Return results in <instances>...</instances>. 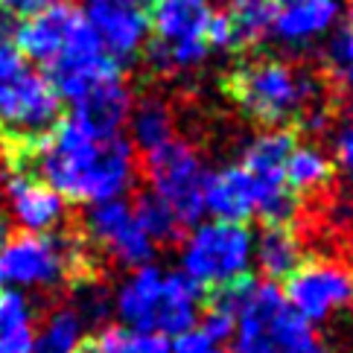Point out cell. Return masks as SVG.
<instances>
[{"label":"cell","mask_w":353,"mask_h":353,"mask_svg":"<svg viewBox=\"0 0 353 353\" xmlns=\"http://www.w3.org/2000/svg\"><path fill=\"white\" fill-rule=\"evenodd\" d=\"M199 319H201V327L199 330L201 333H208L210 339H216V342H228V339L234 336V327H236V315L228 312V310H222L216 304H205V310L199 312Z\"/></svg>","instance_id":"f1b7e54d"},{"label":"cell","mask_w":353,"mask_h":353,"mask_svg":"<svg viewBox=\"0 0 353 353\" xmlns=\"http://www.w3.org/2000/svg\"><path fill=\"white\" fill-rule=\"evenodd\" d=\"M6 30H9V12H6L3 6H0V41H3Z\"/></svg>","instance_id":"d590c367"},{"label":"cell","mask_w":353,"mask_h":353,"mask_svg":"<svg viewBox=\"0 0 353 353\" xmlns=\"http://www.w3.org/2000/svg\"><path fill=\"white\" fill-rule=\"evenodd\" d=\"M79 353H170V339L132 327H105L97 339H85Z\"/></svg>","instance_id":"d4e9b609"},{"label":"cell","mask_w":353,"mask_h":353,"mask_svg":"<svg viewBox=\"0 0 353 353\" xmlns=\"http://www.w3.org/2000/svg\"><path fill=\"white\" fill-rule=\"evenodd\" d=\"M208 50H231L236 47V35H234V27H231V18L225 15V9H213L210 18L205 23V32H201Z\"/></svg>","instance_id":"4dcf8cb0"},{"label":"cell","mask_w":353,"mask_h":353,"mask_svg":"<svg viewBox=\"0 0 353 353\" xmlns=\"http://www.w3.org/2000/svg\"><path fill=\"white\" fill-rule=\"evenodd\" d=\"M289 3H298V0H272V6H274V9H281V6H289Z\"/></svg>","instance_id":"74e56055"},{"label":"cell","mask_w":353,"mask_h":353,"mask_svg":"<svg viewBox=\"0 0 353 353\" xmlns=\"http://www.w3.org/2000/svg\"><path fill=\"white\" fill-rule=\"evenodd\" d=\"M70 310L79 315L82 324H105L108 315L114 312V295L88 274V277H82V281H77Z\"/></svg>","instance_id":"83f0119b"},{"label":"cell","mask_w":353,"mask_h":353,"mask_svg":"<svg viewBox=\"0 0 353 353\" xmlns=\"http://www.w3.org/2000/svg\"><path fill=\"white\" fill-rule=\"evenodd\" d=\"M85 236L97 248H103L108 257H114L120 266L141 269L152 266L155 243L143 231L134 208L125 199L97 201L85 213Z\"/></svg>","instance_id":"9c48e42d"},{"label":"cell","mask_w":353,"mask_h":353,"mask_svg":"<svg viewBox=\"0 0 353 353\" xmlns=\"http://www.w3.org/2000/svg\"><path fill=\"white\" fill-rule=\"evenodd\" d=\"M254 260V239L245 225L236 222H199L181 245V272L201 289H216L245 277Z\"/></svg>","instance_id":"5b68a950"},{"label":"cell","mask_w":353,"mask_h":353,"mask_svg":"<svg viewBox=\"0 0 353 353\" xmlns=\"http://www.w3.org/2000/svg\"><path fill=\"white\" fill-rule=\"evenodd\" d=\"M3 199L23 234H53L68 216L65 199L32 172L18 167H6Z\"/></svg>","instance_id":"7c38bea8"},{"label":"cell","mask_w":353,"mask_h":353,"mask_svg":"<svg viewBox=\"0 0 353 353\" xmlns=\"http://www.w3.org/2000/svg\"><path fill=\"white\" fill-rule=\"evenodd\" d=\"M286 304L310 324L353 307V269L336 260H304L286 277Z\"/></svg>","instance_id":"ba28073f"},{"label":"cell","mask_w":353,"mask_h":353,"mask_svg":"<svg viewBox=\"0 0 353 353\" xmlns=\"http://www.w3.org/2000/svg\"><path fill=\"white\" fill-rule=\"evenodd\" d=\"M82 277H88V254L73 236L18 234L0 245V289H53Z\"/></svg>","instance_id":"277c9868"},{"label":"cell","mask_w":353,"mask_h":353,"mask_svg":"<svg viewBox=\"0 0 353 353\" xmlns=\"http://www.w3.org/2000/svg\"><path fill=\"white\" fill-rule=\"evenodd\" d=\"M201 286L190 281L181 269L163 274V289H161V304L155 315V333L170 339L193 330L201 312Z\"/></svg>","instance_id":"e0dca14e"},{"label":"cell","mask_w":353,"mask_h":353,"mask_svg":"<svg viewBox=\"0 0 353 353\" xmlns=\"http://www.w3.org/2000/svg\"><path fill=\"white\" fill-rule=\"evenodd\" d=\"M336 161L342 163V170L353 175V120L342 125V132L336 134Z\"/></svg>","instance_id":"e575fe53"},{"label":"cell","mask_w":353,"mask_h":353,"mask_svg":"<svg viewBox=\"0 0 353 353\" xmlns=\"http://www.w3.org/2000/svg\"><path fill=\"white\" fill-rule=\"evenodd\" d=\"M342 18L339 0H298V3L281 6L274 12L272 35L283 44H310L330 32Z\"/></svg>","instance_id":"9a60e30c"},{"label":"cell","mask_w":353,"mask_h":353,"mask_svg":"<svg viewBox=\"0 0 353 353\" xmlns=\"http://www.w3.org/2000/svg\"><path fill=\"white\" fill-rule=\"evenodd\" d=\"M254 260L260 272L269 277V283H274L286 281L307 260V254L292 225H266L263 234L254 239Z\"/></svg>","instance_id":"d6986e66"},{"label":"cell","mask_w":353,"mask_h":353,"mask_svg":"<svg viewBox=\"0 0 353 353\" xmlns=\"http://www.w3.org/2000/svg\"><path fill=\"white\" fill-rule=\"evenodd\" d=\"M6 167L32 172L70 201L123 199L134 184V149L123 134L94 137L79 123L59 120L27 146H6Z\"/></svg>","instance_id":"6da1fadb"},{"label":"cell","mask_w":353,"mask_h":353,"mask_svg":"<svg viewBox=\"0 0 353 353\" xmlns=\"http://www.w3.org/2000/svg\"><path fill=\"white\" fill-rule=\"evenodd\" d=\"M85 324L70 307H59L47 315V321L35 333L32 353H79L85 342Z\"/></svg>","instance_id":"484cf974"},{"label":"cell","mask_w":353,"mask_h":353,"mask_svg":"<svg viewBox=\"0 0 353 353\" xmlns=\"http://www.w3.org/2000/svg\"><path fill=\"white\" fill-rule=\"evenodd\" d=\"M210 12V0H155L152 15H149V32H155V44L201 39Z\"/></svg>","instance_id":"ac0fdd59"},{"label":"cell","mask_w":353,"mask_h":353,"mask_svg":"<svg viewBox=\"0 0 353 353\" xmlns=\"http://www.w3.org/2000/svg\"><path fill=\"white\" fill-rule=\"evenodd\" d=\"M330 61L339 82L353 94V30H345L342 35H336V41L330 47Z\"/></svg>","instance_id":"f546056e"},{"label":"cell","mask_w":353,"mask_h":353,"mask_svg":"<svg viewBox=\"0 0 353 353\" xmlns=\"http://www.w3.org/2000/svg\"><path fill=\"white\" fill-rule=\"evenodd\" d=\"M61 120V97L44 73L23 70L0 82V137L6 146H27Z\"/></svg>","instance_id":"52a82bcc"},{"label":"cell","mask_w":353,"mask_h":353,"mask_svg":"<svg viewBox=\"0 0 353 353\" xmlns=\"http://www.w3.org/2000/svg\"><path fill=\"white\" fill-rule=\"evenodd\" d=\"M97 39L91 23L85 21L82 9L73 3H56L44 12L23 18L15 27V47L23 59L41 61V65H53L59 56H65L68 50L79 47L85 41Z\"/></svg>","instance_id":"30bf717a"},{"label":"cell","mask_w":353,"mask_h":353,"mask_svg":"<svg viewBox=\"0 0 353 353\" xmlns=\"http://www.w3.org/2000/svg\"><path fill=\"white\" fill-rule=\"evenodd\" d=\"M23 70L27 68H23V56L18 53V47L3 39L0 41V82L15 79L18 73H23Z\"/></svg>","instance_id":"d6a6232c"},{"label":"cell","mask_w":353,"mask_h":353,"mask_svg":"<svg viewBox=\"0 0 353 353\" xmlns=\"http://www.w3.org/2000/svg\"><path fill=\"white\" fill-rule=\"evenodd\" d=\"M56 3H65V0H0V6H3L9 15H18V18H30L35 12H44Z\"/></svg>","instance_id":"836d02e7"},{"label":"cell","mask_w":353,"mask_h":353,"mask_svg":"<svg viewBox=\"0 0 353 353\" xmlns=\"http://www.w3.org/2000/svg\"><path fill=\"white\" fill-rule=\"evenodd\" d=\"M347 21H350V30H353V0H350V6H347Z\"/></svg>","instance_id":"f35d334b"},{"label":"cell","mask_w":353,"mask_h":353,"mask_svg":"<svg viewBox=\"0 0 353 353\" xmlns=\"http://www.w3.org/2000/svg\"><path fill=\"white\" fill-rule=\"evenodd\" d=\"M205 210L219 222L245 225L254 216V181L243 167H222L205 175Z\"/></svg>","instance_id":"5bb4252c"},{"label":"cell","mask_w":353,"mask_h":353,"mask_svg":"<svg viewBox=\"0 0 353 353\" xmlns=\"http://www.w3.org/2000/svg\"><path fill=\"white\" fill-rule=\"evenodd\" d=\"M125 123L132 132V149H141L143 155L172 141V111L158 97H143L141 103H132Z\"/></svg>","instance_id":"44dd1931"},{"label":"cell","mask_w":353,"mask_h":353,"mask_svg":"<svg viewBox=\"0 0 353 353\" xmlns=\"http://www.w3.org/2000/svg\"><path fill=\"white\" fill-rule=\"evenodd\" d=\"M161 289H163V272L155 266H141L125 277L114 292V312L120 315L123 327L155 333Z\"/></svg>","instance_id":"2e32d148"},{"label":"cell","mask_w":353,"mask_h":353,"mask_svg":"<svg viewBox=\"0 0 353 353\" xmlns=\"http://www.w3.org/2000/svg\"><path fill=\"white\" fill-rule=\"evenodd\" d=\"M283 181L298 199L310 193H321L333 181V161L319 146H295L286 158Z\"/></svg>","instance_id":"7402d4cb"},{"label":"cell","mask_w":353,"mask_h":353,"mask_svg":"<svg viewBox=\"0 0 353 353\" xmlns=\"http://www.w3.org/2000/svg\"><path fill=\"white\" fill-rule=\"evenodd\" d=\"M6 239H9V222H6L3 216H0V245H3Z\"/></svg>","instance_id":"8d00e7d4"},{"label":"cell","mask_w":353,"mask_h":353,"mask_svg":"<svg viewBox=\"0 0 353 353\" xmlns=\"http://www.w3.org/2000/svg\"><path fill=\"white\" fill-rule=\"evenodd\" d=\"M82 15L117 65L137 59L149 41V15L137 0H82Z\"/></svg>","instance_id":"8fae6325"},{"label":"cell","mask_w":353,"mask_h":353,"mask_svg":"<svg viewBox=\"0 0 353 353\" xmlns=\"http://www.w3.org/2000/svg\"><path fill=\"white\" fill-rule=\"evenodd\" d=\"M231 353H327L319 330L286 304L277 283H254L231 336Z\"/></svg>","instance_id":"3957f363"},{"label":"cell","mask_w":353,"mask_h":353,"mask_svg":"<svg viewBox=\"0 0 353 353\" xmlns=\"http://www.w3.org/2000/svg\"><path fill=\"white\" fill-rule=\"evenodd\" d=\"M228 94L251 120L269 129H283V123L321 108V82L281 59H254L239 65L228 79Z\"/></svg>","instance_id":"7a4b0ae2"},{"label":"cell","mask_w":353,"mask_h":353,"mask_svg":"<svg viewBox=\"0 0 353 353\" xmlns=\"http://www.w3.org/2000/svg\"><path fill=\"white\" fill-rule=\"evenodd\" d=\"M146 181L152 187V193L167 201L170 210L179 216L184 231H190L193 225L205 216V170L201 161L193 152L190 143L172 141L163 143L161 149L146 155Z\"/></svg>","instance_id":"8992f818"},{"label":"cell","mask_w":353,"mask_h":353,"mask_svg":"<svg viewBox=\"0 0 353 353\" xmlns=\"http://www.w3.org/2000/svg\"><path fill=\"white\" fill-rule=\"evenodd\" d=\"M35 324L23 292H0V353H32Z\"/></svg>","instance_id":"603a6c76"},{"label":"cell","mask_w":353,"mask_h":353,"mask_svg":"<svg viewBox=\"0 0 353 353\" xmlns=\"http://www.w3.org/2000/svg\"><path fill=\"white\" fill-rule=\"evenodd\" d=\"M132 208L137 213V219H141L143 231L149 234V239H152L155 245L158 243H175V239H181L184 225L170 210L167 201H161L152 190H146V193L137 196V201H134Z\"/></svg>","instance_id":"4316f807"},{"label":"cell","mask_w":353,"mask_h":353,"mask_svg":"<svg viewBox=\"0 0 353 353\" xmlns=\"http://www.w3.org/2000/svg\"><path fill=\"white\" fill-rule=\"evenodd\" d=\"M70 120L79 123L88 134L94 137H117L132 111V94L125 88L123 77L103 79L91 85L70 103Z\"/></svg>","instance_id":"4fadbf2b"},{"label":"cell","mask_w":353,"mask_h":353,"mask_svg":"<svg viewBox=\"0 0 353 353\" xmlns=\"http://www.w3.org/2000/svg\"><path fill=\"white\" fill-rule=\"evenodd\" d=\"M137 3H143V6H146V3H155V0H137Z\"/></svg>","instance_id":"ab89813d"},{"label":"cell","mask_w":353,"mask_h":353,"mask_svg":"<svg viewBox=\"0 0 353 353\" xmlns=\"http://www.w3.org/2000/svg\"><path fill=\"white\" fill-rule=\"evenodd\" d=\"M170 353H228V350L222 347V342H216L208 333H201L199 327H193V330L175 336V342L170 345Z\"/></svg>","instance_id":"1f68e13d"},{"label":"cell","mask_w":353,"mask_h":353,"mask_svg":"<svg viewBox=\"0 0 353 353\" xmlns=\"http://www.w3.org/2000/svg\"><path fill=\"white\" fill-rule=\"evenodd\" d=\"M295 149V132L289 129H266L245 146L243 167L254 184H272L283 181V167L289 152Z\"/></svg>","instance_id":"ffe728a7"},{"label":"cell","mask_w":353,"mask_h":353,"mask_svg":"<svg viewBox=\"0 0 353 353\" xmlns=\"http://www.w3.org/2000/svg\"><path fill=\"white\" fill-rule=\"evenodd\" d=\"M272 0H228L225 15L231 18V27L236 35V47H254L263 44L272 35L274 23Z\"/></svg>","instance_id":"cb8c5ba5"}]
</instances>
